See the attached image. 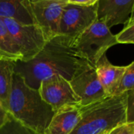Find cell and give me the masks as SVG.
<instances>
[{
  "label": "cell",
  "mask_w": 134,
  "mask_h": 134,
  "mask_svg": "<svg viewBox=\"0 0 134 134\" xmlns=\"http://www.w3.org/2000/svg\"><path fill=\"white\" fill-rule=\"evenodd\" d=\"M88 63L90 62L77 52L72 40L58 35L47 40L32 59L15 62L14 72L23 77L28 86L38 90L42 81L54 75L70 81Z\"/></svg>",
  "instance_id": "obj_1"
},
{
  "label": "cell",
  "mask_w": 134,
  "mask_h": 134,
  "mask_svg": "<svg viewBox=\"0 0 134 134\" xmlns=\"http://www.w3.org/2000/svg\"><path fill=\"white\" fill-rule=\"evenodd\" d=\"M7 111L21 125L39 134H43L54 114L39 91L28 86L23 77L15 72Z\"/></svg>",
  "instance_id": "obj_2"
},
{
  "label": "cell",
  "mask_w": 134,
  "mask_h": 134,
  "mask_svg": "<svg viewBox=\"0 0 134 134\" xmlns=\"http://www.w3.org/2000/svg\"><path fill=\"white\" fill-rule=\"evenodd\" d=\"M126 105L125 92L81 107L80 119L70 134H108L126 122Z\"/></svg>",
  "instance_id": "obj_3"
},
{
  "label": "cell",
  "mask_w": 134,
  "mask_h": 134,
  "mask_svg": "<svg viewBox=\"0 0 134 134\" xmlns=\"http://www.w3.org/2000/svg\"><path fill=\"white\" fill-rule=\"evenodd\" d=\"M117 43L115 35L111 33L106 24L96 20L75 40L74 47L84 58L96 66L107 51Z\"/></svg>",
  "instance_id": "obj_4"
},
{
  "label": "cell",
  "mask_w": 134,
  "mask_h": 134,
  "mask_svg": "<svg viewBox=\"0 0 134 134\" xmlns=\"http://www.w3.org/2000/svg\"><path fill=\"white\" fill-rule=\"evenodd\" d=\"M21 56L27 62L36 56L43 48L47 39L37 25L21 24L10 18H2Z\"/></svg>",
  "instance_id": "obj_5"
},
{
  "label": "cell",
  "mask_w": 134,
  "mask_h": 134,
  "mask_svg": "<svg viewBox=\"0 0 134 134\" xmlns=\"http://www.w3.org/2000/svg\"><path fill=\"white\" fill-rule=\"evenodd\" d=\"M97 20V3L85 7L66 3L62 14L58 35L75 40Z\"/></svg>",
  "instance_id": "obj_6"
},
{
  "label": "cell",
  "mask_w": 134,
  "mask_h": 134,
  "mask_svg": "<svg viewBox=\"0 0 134 134\" xmlns=\"http://www.w3.org/2000/svg\"><path fill=\"white\" fill-rule=\"evenodd\" d=\"M40 95L55 112L68 105H80V100L74 93L70 81L60 75H54L41 81Z\"/></svg>",
  "instance_id": "obj_7"
},
{
  "label": "cell",
  "mask_w": 134,
  "mask_h": 134,
  "mask_svg": "<svg viewBox=\"0 0 134 134\" xmlns=\"http://www.w3.org/2000/svg\"><path fill=\"white\" fill-rule=\"evenodd\" d=\"M70 84L80 100L81 107L88 106L107 97L99 80L95 66L91 63H88L76 74Z\"/></svg>",
  "instance_id": "obj_8"
},
{
  "label": "cell",
  "mask_w": 134,
  "mask_h": 134,
  "mask_svg": "<svg viewBox=\"0 0 134 134\" xmlns=\"http://www.w3.org/2000/svg\"><path fill=\"white\" fill-rule=\"evenodd\" d=\"M66 3L58 0H31L33 18L47 40L58 35L59 23Z\"/></svg>",
  "instance_id": "obj_9"
},
{
  "label": "cell",
  "mask_w": 134,
  "mask_h": 134,
  "mask_svg": "<svg viewBox=\"0 0 134 134\" xmlns=\"http://www.w3.org/2000/svg\"><path fill=\"white\" fill-rule=\"evenodd\" d=\"M134 7V0H99L97 20L110 29L114 25L127 24Z\"/></svg>",
  "instance_id": "obj_10"
},
{
  "label": "cell",
  "mask_w": 134,
  "mask_h": 134,
  "mask_svg": "<svg viewBox=\"0 0 134 134\" xmlns=\"http://www.w3.org/2000/svg\"><path fill=\"white\" fill-rule=\"evenodd\" d=\"M80 105H68L55 111L43 134H70L80 119Z\"/></svg>",
  "instance_id": "obj_11"
},
{
  "label": "cell",
  "mask_w": 134,
  "mask_h": 134,
  "mask_svg": "<svg viewBox=\"0 0 134 134\" xmlns=\"http://www.w3.org/2000/svg\"><path fill=\"white\" fill-rule=\"evenodd\" d=\"M95 68L99 80L107 96H114L125 70V66L112 65L105 54L98 61Z\"/></svg>",
  "instance_id": "obj_12"
},
{
  "label": "cell",
  "mask_w": 134,
  "mask_h": 134,
  "mask_svg": "<svg viewBox=\"0 0 134 134\" xmlns=\"http://www.w3.org/2000/svg\"><path fill=\"white\" fill-rule=\"evenodd\" d=\"M0 18H10L25 25H36L31 0H0Z\"/></svg>",
  "instance_id": "obj_13"
},
{
  "label": "cell",
  "mask_w": 134,
  "mask_h": 134,
  "mask_svg": "<svg viewBox=\"0 0 134 134\" xmlns=\"http://www.w3.org/2000/svg\"><path fill=\"white\" fill-rule=\"evenodd\" d=\"M15 62L0 58V103L7 110L12 88Z\"/></svg>",
  "instance_id": "obj_14"
},
{
  "label": "cell",
  "mask_w": 134,
  "mask_h": 134,
  "mask_svg": "<svg viewBox=\"0 0 134 134\" xmlns=\"http://www.w3.org/2000/svg\"><path fill=\"white\" fill-rule=\"evenodd\" d=\"M0 58L21 61L19 50L3 19L0 18Z\"/></svg>",
  "instance_id": "obj_15"
},
{
  "label": "cell",
  "mask_w": 134,
  "mask_h": 134,
  "mask_svg": "<svg viewBox=\"0 0 134 134\" xmlns=\"http://www.w3.org/2000/svg\"><path fill=\"white\" fill-rule=\"evenodd\" d=\"M134 89V62L125 66V70L116 90L115 96L125 93Z\"/></svg>",
  "instance_id": "obj_16"
},
{
  "label": "cell",
  "mask_w": 134,
  "mask_h": 134,
  "mask_svg": "<svg viewBox=\"0 0 134 134\" xmlns=\"http://www.w3.org/2000/svg\"><path fill=\"white\" fill-rule=\"evenodd\" d=\"M0 134H39L24 126L10 114L7 123L0 129Z\"/></svg>",
  "instance_id": "obj_17"
},
{
  "label": "cell",
  "mask_w": 134,
  "mask_h": 134,
  "mask_svg": "<svg viewBox=\"0 0 134 134\" xmlns=\"http://www.w3.org/2000/svg\"><path fill=\"white\" fill-rule=\"evenodd\" d=\"M118 43L134 44V21L127 23L126 26L117 35H115Z\"/></svg>",
  "instance_id": "obj_18"
},
{
  "label": "cell",
  "mask_w": 134,
  "mask_h": 134,
  "mask_svg": "<svg viewBox=\"0 0 134 134\" xmlns=\"http://www.w3.org/2000/svg\"><path fill=\"white\" fill-rule=\"evenodd\" d=\"M126 93V122H134V89L130 90Z\"/></svg>",
  "instance_id": "obj_19"
},
{
  "label": "cell",
  "mask_w": 134,
  "mask_h": 134,
  "mask_svg": "<svg viewBox=\"0 0 134 134\" xmlns=\"http://www.w3.org/2000/svg\"><path fill=\"white\" fill-rule=\"evenodd\" d=\"M108 134H134V122H125L113 129Z\"/></svg>",
  "instance_id": "obj_20"
},
{
  "label": "cell",
  "mask_w": 134,
  "mask_h": 134,
  "mask_svg": "<svg viewBox=\"0 0 134 134\" xmlns=\"http://www.w3.org/2000/svg\"><path fill=\"white\" fill-rule=\"evenodd\" d=\"M99 2V0H68V3L71 4H76V5H80V6H85V7H89V6H93Z\"/></svg>",
  "instance_id": "obj_21"
},
{
  "label": "cell",
  "mask_w": 134,
  "mask_h": 134,
  "mask_svg": "<svg viewBox=\"0 0 134 134\" xmlns=\"http://www.w3.org/2000/svg\"><path fill=\"white\" fill-rule=\"evenodd\" d=\"M9 118V113L7 109H5L3 105L0 103V129H1L7 121Z\"/></svg>",
  "instance_id": "obj_22"
},
{
  "label": "cell",
  "mask_w": 134,
  "mask_h": 134,
  "mask_svg": "<svg viewBox=\"0 0 134 134\" xmlns=\"http://www.w3.org/2000/svg\"><path fill=\"white\" fill-rule=\"evenodd\" d=\"M133 21H134V7H133V10H132V14H131V16H130V18H129V21H128V23L132 22Z\"/></svg>",
  "instance_id": "obj_23"
},
{
  "label": "cell",
  "mask_w": 134,
  "mask_h": 134,
  "mask_svg": "<svg viewBox=\"0 0 134 134\" xmlns=\"http://www.w3.org/2000/svg\"><path fill=\"white\" fill-rule=\"evenodd\" d=\"M58 1H61V2H64V3H67L68 0H58Z\"/></svg>",
  "instance_id": "obj_24"
}]
</instances>
